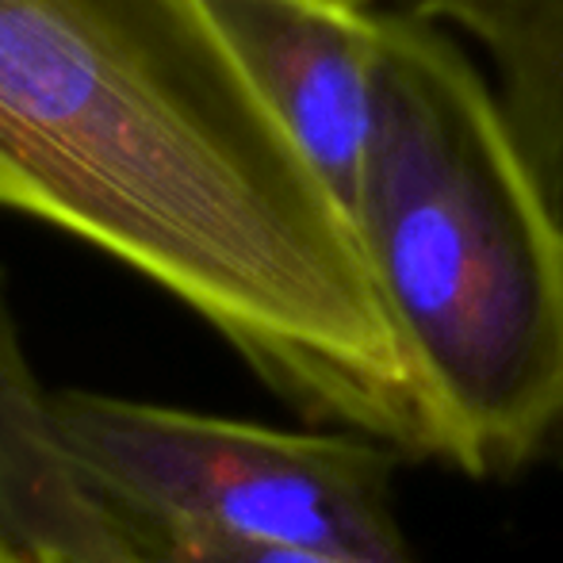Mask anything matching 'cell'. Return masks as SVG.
Instances as JSON below:
<instances>
[{
  "instance_id": "6da1fadb",
  "label": "cell",
  "mask_w": 563,
  "mask_h": 563,
  "mask_svg": "<svg viewBox=\"0 0 563 563\" xmlns=\"http://www.w3.org/2000/svg\"><path fill=\"white\" fill-rule=\"evenodd\" d=\"M0 208L177 296L307 418L445 464L345 208L203 0H0Z\"/></svg>"
},
{
  "instance_id": "7a4b0ae2",
  "label": "cell",
  "mask_w": 563,
  "mask_h": 563,
  "mask_svg": "<svg viewBox=\"0 0 563 563\" xmlns=\"http://www.w3.org/2000/svg\"><path fill=\"white\" fill-rule=\"evenodd\" d=\"M353 230L445 438L503 475L563 441V227L487 77L438 23L384 12Z\"/></svg>"
},
{
  "instance_id": "3957f363",
  "label": "cell",
  "mask_w": 563,
  "mask_h": 563,
  "mask_svg": "<svg viewBox=\"0 0 563 563\" xmlns=\"http://www.w3.org/2000/svg\"><path fill=\"white\" fill-rule=\"evenodd\" d=\"M77 464L119 514L345 563H415L391 510L399 452L97 391H54Z\"/></svg>"
},
{
  "instance_id": "277c9868",
  "label": "cell",
  "mask_w": 563,
  "mask_h": 563,
  "mask_svg": "<svg viewBox=\"0 0 563 563\" xmlns=\"http://www.w3.org/2000/svg\"><path fill=\"white\" fill-rule=\"evenodd\" d=\"M203 4L268 112L349 216L376 126L384 12L345 0Z\"/></svg>"
},
{
  "instance_id": "5b68a950",
  "label": "cell",
  "mask_w": 563,
  "mask_h": 563,
  "mask_svg": "<svg viewBox=\"0 0 563 563\" xmlns=\"http://www.w3.org/2000/svg\"><path fill=\"white\" fill-rule=\"evenodd\" d=\"M0 541L20 563H119L126 521L69 452L38 384L0 268Z\"/></svg>"
},
{
  "instance_id": "8992f818",
  "label": "cell",
  "mask_w": 563,
  "mask_h": 563,
  "mask_svg": "<svg viewBox=\"0 0 563 563\" xmlns=\"http://www.w3.org/2000/svg\"><path fill=\"white\" fill-rule=\"evenodd\" d=\"M399 12L487 54L498 115L563 227V0H410Z\"/></svg>"
},
{
  "instance_id": "52a82bcc",
  "label": "cell",
  "mask_w": 563,
  "mask_h": 563,
  "mask_svg": "<svg viewBox=\"0 0 563 563\" xmlns=\"http://www.w3.org/2000/svg\"><path fill=\"white\" fill-rule=\"evenodd\" d=\"M131 529V541L139 552L154 563H345L334 556H319V552H299V549H268V544H242L223 541V537L208 533H185V529H162L150 521H134L119 514Z\"/></svg>"
},
{
  "instance_id": "ba28073f",
  "label": "cell",
  "mask_w": 563,
  "mask_h": 563,
  "mask_svg": "<svg viewBox=\"0 0 563 563\" xmlns=\"http://www.w3.org/2000/svg\"><path fill=\"white\" fill-rule=\"evenodd\" d=\"M345 4L368 8V12H399V8H407L410 0H345Z\"/></svg>"
},
{
  "instance_id": "9c48e42d",
  "label": "cell",
  "mask_w": 563,
  "mask_h": 563,
  "mask_svg": "<svg viewBox=\"0 0 563 563\" xmlns=\"http://www.w3.org/2000/svg\"><path fill=\"white\" fill-rule=\"evenodd\" d=\"M0 563H20V560H15V556H12V549H8V544H4V541H0Z\"/></svg>"
},
{
  "instance_id": "30bf717a",
  "label": "cell",
  "mask_w": 563,
  "mask_h": 563,
  "mask_svg": "<svg viewBox=\"0 0 563 563\" xmlns=\"http://www.w3.org/2000/svg\"><path fill=\"white\" fill-rule=\"evenodd\" d=\"M119 563H154V560H146L142 552H134V556H126V560H119Z\"/></svg>"
}]
</instances>
